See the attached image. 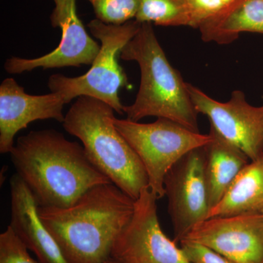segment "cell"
<instances>
[{
	"label": "cell",
	"mask_w": 263,
	"mask_h": 263,
	"mask_svg": "<svg viewBox=\"0 0 263 263\" xmlns=\"http://www.w3.org/2000/svg\"><path fill=\"white\" fill-rule=\"evenodd\" d=\"M10 154L38 207H69L90 189L111 183L90 162L84 146L54 129L29 132Z\"/></svg>",
	"instance_id": "obj_1"
},
{
	"label": "cell",
	"mask_w": 263,
	"mask_h": 263,
	"mask_svg": "<svg viewBox=\"0 0 263 263\" xmlns=\"http://www.w3.org/2000/svg\"><path fill=\"white\" fill-rule=\"evenodd\" d=\"M243 0H186L190 10V27L200 29L217 22Z\"/></svg>",
	"instance_id": "obj_18"
},
{
	"label": "cell",
	"mask_w": 263,
	"mask_h": 263,
	"mask_svg": "<svg viewBox=\"0 0 263 263\" xmlns=\"http://www.w3.org/2000/svg\"><path fill=\"white\" fill-rule=\"evenodd\" d=\"M135 200L114 183L90 189L67 208L38 207L67 263H105L133 216Z\"/></svg>",
	"instance_id": "obj_2"
},
{
	"label": "cell",
	"mask_w": 263,
	"mask_h": 263,
	"mask_svg": "<svg viewBox=\"0 0 263 263\" xmlns=\"http://www.w3.org/2000/svg\"><path fill=\"white\" fill-rule=\"evenodd\" d=\"M114 108L101 100L79 97L62 123L77 137L90 162L133 200L148 186L146 170L136 152L114 124Z\"/></svg>",
	"instance_id": "obj_4"
},
{
	"label": "cell",
	"mask_w": 263,
	"mask_h": 263,
	"mask_svg": "<svg viewBox=\"0 0 263 263\" xmlns=\"http://www.w3.org/2000/svg\"><path fill=\"white\" fill-rule=\"evenodd\" d=\"M205 159V146L190 151L170 169L164 178V190L176 243H180L194 226L209 217L211 209Z\"/></svg>",
	"instance_id": "obj_8"
},
{
	"label": "cell",
	"mask_w": 263,
	"mask_h": 263,
	"mask_svg": "<svg viewBox=\"0 0 263 263\" xmlns=\"http://www.w3.org/2000/svg\"><path fill=\"white\" fill-rule=\"evenodd\" d=\"M209 134L212 141L205 146V177L209 205L212 209L220 202L235 178L250 160L212 127Z\"/></svg>",
	"instance_id": "obj_14"
},
{
	"label": "cell",
	"mask_w": 263,
	"mask_h": 263,
	"mask_svg": "<svg viewBox=\"0 0 263 263\" xmlns=\"http://www.w3.org/2000/svg\"><path fill=\"white\" fill-rule=\"evenodd\" d=\"M183 239L207 246L234 263H263V214L209 218Z\"/></svg>",
	"instance_id": "obj_11"
},
{
	"label": "cell",
	"mask_w": 263,
	"mask_h": 263,
	"mask_svg": "<svg viewBox=\"0 0 263 263\" xmlns=\"http://www.w3.org/2000/svg\"><path fill=\"white\" fill-rule=\"evenodd\" d=\"M157 200L148 186L142 190L130 220L114 241L111 258L122 263H191L162 231Z\"/></svg>",
	"instance_id": "obj_7"
},
{
	"label": "cell",
	"mask_w": 263,
	"mask_h": 263,
	"mask_svg": "<svg viewBox=\"0 0 263 263\" xmlns=\"http://www.w3.org/2000/svg\"><path fill=\"white\" fill-rule=\"evenodd\" d=\"M119 57L125 61L136 62L141 69V85L136 100L124 107L128 120L138 122L147 117L164 118L200 133L199 114L190 98L187 83L170 63L153 24H141Z\"/></svg>",
	"instance_id": "obj_3"
},
{
	"label": "cell",
	"mask_w": 263,
	"mask_h": 263,
	"mask_svg": "<svg viewBox=\"0 0 263 263\" xmlns=\"http://www.w3.org/2000/svg\"><path fill=\"white\" fill-rule=\"evenodd\" d=\"M54 8L50 20L52 27L61 29L62 39L53 51L37 58H8L4 68L10 74L64 67H80L93 63L100 45L86 32L76 9V0H53Z\"/></svg>",
	"instance_id": "obj_10"
},
{
	"label": "cell",
	"mask_w": 263,
	"mask_h": 263,
	"mask_svg": "<svg viewBox=\"0 0 263 263\" xmlns=\"http://www.w3.org/2000/svg\"><path fill=\"white\" fill-rule=\"evenodd\" d=\"M242 214H263V155L243 167L208 219Z\"/></svg>",
	"instance_id": "obj_15"
},
{
	"label": "cell",
	"mask_w": 263,
	"mask_h": 263,
	"mask_svg": "<svg viewBox=\"0 0 263 263\" xmlns=\"http://www.w3.org/2000/svg\"><path fill=\"white\" fill-rule=\"evenodd\" d=\"M96 18L107 24L121 25L136 18L139 0H87Z\"/></svg>",
	"instance_id": "obj_19"
},
{
	"label": "cell",
	"mask_w": 263,
	"mask_h": 263,
	"mask_svg": "<svg viewBox=\"0 0 263 263\" xmlns=\"http://www.w3.org/2000/svg\"><path fill=\"white\" fill-rule=\"evenodd\" d=\"M11 220L10 227L40 263H67L54 238L38 215L30 190L18 174L10 180Z\"/></svg>",
	"instance_id": "obj_13"
},
{
	"label": "cell",
	"mask_w": 263,
	"mask_h": 263,
	"mask_svg": "<svg viewBox=\"0 0 263 263\" xmlns=\"http://www.w3.org/2000/svg\"><path fill=\"white\" fill-rule=\"evenodd\" d=\"M187 89L197 113L206 116L211 127L221 136L241 150L250 161L263 155V105H250L239 90L233 91L230 100L222 103L190 83Z\"/></svg>",
	"instance_id": "obj_9"
},
{
	"label": "cell",
	"mask_w": 263,
	"mask_h": 263,
	"mask_svg": "<svg viewBox=\"0 0 263 263\" xmlns=\"http://www.w3.org/2000/svg\"><path fill=\"white\" fill-rule=\"evenodd\" d=\"M113 122L141 159L148 176V187L158 200L165 195L164 178L170 169L190 151L212 141L209 133H195L164 118H157L149 124L116 117Z\"/></svg>",
	"instance_id": "obj_6"
},
{
	"label": "cell",
	"mask_w": 263,
	"mask_h": 263,
	"mask_svg": "<svg viewBox=\"0 0 263 263\" xmlns=\"http://www.w3.org/2000/svg\"><path fill=\"white\" fill-rule=\"evenodd\" d=\"M141 24L132 20L121 25L107 24L95 18L88 24L91 34L101 42L98 56L84 75L70 78L54 74L48 79L51 92L60 93L69 103L79 97H90L101 100L123 114L124 107L119 90L128 86L124 69L118 62L123 48L135 37Z\"/></svg>",
	"instance_id": "obj_5"
},
{
	"label": "cell",
	"mask_w": 263,
	"mask_h": 263,
	"mask_svg": "<svg viewBox=\"0 0 263 263\" xmlns=\"http://www.w3.org/2000/svg\"><path fill=\"white\" fill-rule=\"evenodd\" d=\"M180 248L191 263H234L219 252L193 240L183 239Z\"/></svg>",
	"instance_id": "obj_21"
},
{
	"label": "cell",
	"mask_w": 263,
	"mask_h": 263,
	"mask_svg": "<svg viewBox=\"0 0 263 263\" xmlns=\"http://www.w3.org/2000/svg\"><path fill=\"white\" fill-rule=\"evenodd\" d=\"M199 30L204 42L220 45L234 42L242 32L263 34V0H243L224 18Z\"/></svg>",
	"instance_id": "obj_16"
},
{
	"label": "cell",
	"mask_w": 263,
	"mask_h": 263,
	"mask_svg": "<svg viewBox=\"0 0 263 263\" xmlns=\"http://www.w3.org/2000/svg\"><path fill=\"white\" fill-rule=\"evenodd\" d=\"M65 104L60 93L30 95L15 79H5L0 85V152L10 153L15 135L34 121L55 119L63 123Z\"/></svg>",
	"instance_id": "obj_12"
},
{
	"label": "cell",
	"mask_w": 263,
	"mask_h": 263,
	"mask_svg": "<svg viewBox=\"0 0 263 263\" xmlns=\"http://www.w3.org/2000/svg\"><path fill=\"white\" fill-rule=\"evenodd\" d=\"M139 23L162 27H190V10L186 0H139L136 18Z\"/></svg>",
	"instance_id": "obj_17"
},
{
	"label": "cell",
	"mask_w": 263,
	"mask_h": 263,
	"mask_svg": "<svg viewBox=\"0 0 263 263\" xmlns=\"http://www.w3.org/2000/svg\"><path fill=\"white\" fill-rule=\"evenodd\" d=\"M105 263H122L120 262H119V261L116 260V259H114L113 258H111V257H110V258L108 259V260Z\"/></svg>",
	"instance_id": "obj_22"
},
{
	"label": "cell",
	"mask_w": 263,
	"mask_h": 263,
	"mask_svg": "<svg viewBox=\"0 0 263 263\" xmlns=\"http://www.w3.org/2000/svg\"><path fill=\"white\" fill-rule=\"evenodd\" d=\"M0 263H40L31 257L28 249L10 226L0 235Z\"/></svg>",
	"instance_id": "obj_20"
}]
</instances>
